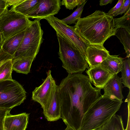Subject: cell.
<instances>
[{"mask_svg": "<svg viewBox=\"0 0 130 130\" xmlns=\"http://www.w3.org/2000/svg\"><path fill=\"white\" fill-rule=\"evenodd\" d=\"M61 101V118L74 130H80L84 116L102 95L94 87L88 75L69 74L58 86Z\"/></svg>", "mask_w": 130, "mask_h": 130, "instance_id": "1", "label": "cell"}, {"mask_svg": "<svg viewBox=\"0 0 130 130\" xmlns=\"http://www.w3.org/2000/svg\"><path fill=\"white\" fill-rule=\"evenodd\" d=\"M113 17L100 10L80 18L74 26L76 31L90 44L103 45L105 41L115 35L117 30Z\"/></svg>", "mask_w": 130, "mask_h": 130, "instance_id": "2", "label": "cell"}, {"mask_svg": "<svg viewBox=\"0 0 130 130\" xmlns=\"http://www.w3.org/2000/svg\"><path fill=\"white\" fill-rule=\"evenodd\" d=\"M123 102L102 95L85 114L80 130H96L100 128L116 114Z\"/></svg>", "mask_w": 130, "mask_h": 130, "instance_id": "3", "label": "cell"}, {"mask_svg": "<svg viewBox=\"0 0 130 130\" xmlns=\"http://www.w3.org/2000/svg\"><path fill=\"white\" fill-rule=\"evenodd\" d=\"M59 49V58L62 67L69 74L82 73L88 68L85 56L67 40L56 33Z\"/></svg>", "mask_w": 130, "mask_h": 130, "instance_id": "4", "label": "cell"}, {"mask_svg": "<svg viewBox=\"0 0 130 130\" xmlns=\"http://www.w3.org/2000/svg\"><path fill=\"white\" fill-rule=\"evenodd\" d=\"M35 19L25 30L21 44L12 60L28 57L35 58L43 41V32L40 21Z\"/></svg>", "mask_w": 130, "mask_h": 130, "instance_id": "5", "label": "cell"}, {"mask_svg": "<svg viewBox=\"0 0 130 130\" xmlns=\"http://www.w3.org/2000/svg\"><path fill=\"white\" fill-rule=\"evenodd\" d=\"M32 21L26 16L6 8L0 15V31L3 41L25 30Z\"/></svg>", "mask_w": 130, "mask_h": 130, "instance_id": "6", "label": "cell"}, {"mask_svg": "<svg viewBox=\"0 0 130 130\" xmlns=\"http://www.w3.org/2000/svg\"><path fill=\"white\" fill-rule=\"evenodd\" d=\"M26 92L22 86L13 79L0 81V108L12 109L23 103Z\"/></svg>", "mask_w": 130, "mask_h": 130, "instance_id": "7", "label": "cell"}, {"mask_svg": "<svg viewBox=\"0 0 130 130\" xmlns=\"http://www.w3.org/2000/svg\"><path fill=\"white\" fill-rule=\"evenodd\" d=\"M44 19L56 33L67 40L85 56L87 48L90 44L76 31L74 26H70L54 16Z\"/></svg>", "mask_w": 130, "mask_h": 130, "instance_id": "8", "label": "cell"}, {"mask_svg": "<svg viewBox=\"0 0 130 130\" xmlns=\"http://www.w3.org/2000/svg\"><path fill=\"white\" fill-rule=\"evenodd\" d=\"M51 72L50 70L46 72L47 77L43 83L36 87L32 92V100L40 104L43 111L48 107L57 86Z\"/></svg>", "mask_w": 130, "mask_h": 130, "instance_id": "9", "label": "cell"}, {"mask_svg": "<svg viewBox=\"0 0 130 130\" xmlns=\"http://www.w3.org/2000/svg\"><path fill=\"white\" fill-rule=\"evenodd\" d=\"M60 0H40L26 16L28 18L41 20L57 14L60 9Z\"/></svg>", "mask_w": 130, "mask_h": 130, "instance_id": "10", "label": "cell"}, {"mask_svg": "<svg viewBox=\"0 0 130 130\" xmlns=\"http://www.w3.org/2000/svg\"><path fill=\"white\" fill-rule=\"evenodd\" d=\"M110 55L103 45L90 44L87 48L85 58L90 68H92L100 66Z\"/></svg>", "mask_w": 130, "mask_h": 130, "instance_id": "11", "label": "cell"}, {"mask_svg": "<svg viewBox=\"0 0 130 130\" xmlns=\"http://www.w3.org/2000/svg\"><path fill=\"white\" fill-rule=\"evenodd\" d=\"M86 72L91 83L101 89L114 75L100 65L88 68Z\"/></svg>", "mask_w": 130, "mask_h": 130, "instance_id": "12", "label": "cell"}, {"mask_svg": "<svg viewBox=\"0 0 130 130\" xmlns=\"http://www.w3.org/2000/svg\"><path fill=\"white\" fill-rule=\"evenodd\" d=\"M123 87L121 78L117 74L114 75L103 88L104 93L102 96L113 100L122 101L124 98L122 93Z\"/></svg>", "mask_w": 130, "mask_h": 130, "instance_id": "13", "label": "cell"}, {"mask_svg": "<svg viewBox=\"0 0 130 130\" xmlns=\"http://www.w3.org/2000/svg\"><path fill=\"white\" fill-rule=\"evenodd\" d=\"M29 117V114L26 113L14 115L8 114L5 119L4 130H25Z\"/></svg>", "mask_w": 130, "mask_h": 130, "instance_id": "14", "label": "cell"}, {"mask_svg": "<svg viewBox=\"0 0 130 130\" xmlns=\"http://www.w3.org/2000/svg\"><path fill=\"white\" fill-rule=\"evenodd\" d=\"M61 101L58 86L48 108L43 111L45 118L48 121H56L61 118Z\"/></svg>", "mask_w": 130, "mask_h": 130, "instance_id": "15", "label": "cell"}, {"mask_svg": "<svg viewBox=\"0 0 130 130\" xmlns=\"http://www.w3.org/2000/svg\"><path fill=\"white\" fill-rule=\"evenodd\" d=\"M25 30L13 35L5 40L3 41L1 48L13 58L24 37Z\"/></svg>", "mask_w": 130, "mask_h": 130, "instance_id": "16", "label": "cell"}, {"mask_svg": "<svg viewBox=\"0 0 130 130\" xmlns=\"http://www.w3.org/2000/svg\"><path fill=\"white\" fill-rule=\"evenodd\" d=\"M118 55H109L100 66L113 75L117 74L122 69L123 58Z\"/></svg>", "mask_w": 130, "mask_h": 130, "instance_id": "17", "label": "cell"}, {"mask_svg": "<svg viewBox=\"0 0 130 130\" xmlns=\"http://www.w3.org/2000/svg\"><path fill=\"white\" fill-rule=\"evenodd\" d=\"M35 58L28 57L12 60V69L17 72L27 74L30 72L32 63Z\"/></svg>", "mask_w": 130, "mask_h": 130, "instance_id": "18", "label": "cell"}, {"mask_svg": "<svg viewBox=\"0 0 130 130\" xmlns=\"http://www.w3.org/2000/svg\"><path fill=\"white\" fill-rule=\"evenodd\" d=\"M40 0H24L19 5L12 7L10 10L26 16L34 8Z\"/></svg>", "mask_w": 130, "mask_h": 130, "instance_id": "19", "label": "cell"}, {"mask_svg": "<svg viewBox=\"0 0 130 130\" xmlns=\"http://www.w3.org/2000/svg\"><path fill=\"white\" fill-rule=\"evenodd\" d=\"M115 35L120 40L123 45L126 54V57H130V31L122 28L118 29Z\"/></svg>", "mask_w": 130, "mask_h": 130, "instance_id": "20", "label": "cell"}, {"mask_svg": "<svg viewBox=\"0 0 130 130\" xmlns=\"http://www.w3.org/2000/svg\"><path fill=\"white\" fill-rule=\"evenodd\" d=\"M96 130H125L121 116L115 114L108 122Z\"/></svg>", "mask_w": 130, "mask_h": 130, "instance_id": "21", "label": "cell"}, {"mask_svg": "<svg viewBox=\"0 0 130 130\" xmlns=\"http://www.w3.org/2000/svg\"><path fill=\"white\" fill-rule=\"evenodd\" d=\"M122 82L125 87L130 89V58H128L123 61L121 71Z\"/></svg>", "mask_w": 130, "mask_h": 130, "instance_id": "22", "label": "cell"}, {"mask_svg": "<svg viewBox=\"0 0 130 130\" xmlns=\"http://www.w3.org/2000/svg\"><path fill=\"white\" fill-rule=\"evenodd\" d=\"M130 8L122 17L114 18V27L117 30L119 28L125 29L130 31Z\"/></svg>", "mask_w": 130, "mask_h": 130, "instance_id": "23", "label": "cell"}, {"mask_svg": "<svg viewBox=\"0 0 130 130\" xmlns=\"http://www.w3.org/2000/svg\"><path fill=\"white\" fill-rule=\"evenodd\" d=\"M12 59L8 60L0 66V81L12 80Z\"/></svg>", "mask_w": 130, "mask_h": 130, "instance_id": "24", "label": "cell"}, {"mask_svg": "<svg viewBox=\"0 0 130 130\" xmlns=\"http://www.w3.org/2000/svg\"><path fill=\"white\" fill-rule=\"evenodd\" d=\"M87 1L86 0L81 5L78 6L77 8L70 15L61 20L67 25L75 24L77 20L81 18L84 7Z\"/></svg>", "mask_w": 130, "mask_h": 130, "instance_id": "25", "label": "cell"}, {"mask_svg": "<svg viewBox=\"0 0 130 130\" xmlns=\"http://www.w3.org/2000/svg\"><path fill=\"white\" fill-rule=\"evenodd\" d=\"M85 0H62L61 2V5H64L66 8L69 10H73L76 6L81 5Z\"/></svg>", "mask_w": 130, "mask_h": 130, "instance_id": "26", "label": "cell"}, {"mask_svg": "<svg viewBox=\"0 0 130 130\" xmlns=\"http://www.w3.org/2000/svg\"><path fill=\"white\" fill-rule=\"evenodd\" d=\"M11 109L0 108V130H4V123L5 117L10 114Z\"/></svg>", "mask_w": 130, "mask_h": 130, "instance_id": "27", "label": "cell"}, {"mask_svg": "<svg viewBox=\"0 0 130 130\" xmlns=\"http://www.w3.org/2000/svg\"><path fill=\"white\" fill-rule=\"evenodd\" d=\"M130 8V0H125L124 3L120 9L112 15L115 17L119 15L125 13Z\"/></svg>", "mask_w": 130, "mask_h": 130, "instance_id": "28", "label": "cell"}, {"mask_svg": "<svg viewBox=\"0 0 130 130\" xmlns=\"http://www.w3.org/2000/svg\"><path fill=\"white\" fill-rule=\"evenodd\" d=\"M13 57L5 52L3 50L0 48V66L3 63L6 61L12 59Z\"/></svg>", "mask_w": 130, "mask_h": 130, "instance_id": "29", "label": "cell"}, {"mask_svg": "<svg viewBox=\"0 0 130 130\" xmlns=\"http://www.w3.org/2000/svg\"><path fill=\"white\" fill-rule=\"evenodd\" d=\"M125 1V0H119L115 6L111 9L107 13L108 14L112 15L120 9Z\"/></svg>", "mask_w": 130, "mask_h": 130, "instance_id": "30", "label": "cell"}, {"mask_svg": "<svg viewBox=\"0 0 130 130\" xmlns=\"http://www.w3.org/2000/svg\"><path fill=\"white\" fill-rule=\"evenodd\" d=\"M24 0H6L8 7L9 6L12 7L16 6L24 1Z\"/></svg>", "mask_w": 130, "mask_h": 130, "instance_id": "31", "label": "cell"}, {"mask_svg": "<svg viewBox=\"0 0 130 130\" xmlns=\"http://www.w3.org/2000/svg\"><path fill=\"white\" fill-rule=\"evenodd\" d=\"M8 8L6 0H0V15Z\"/></svg>", "mask_w": 130, "mask_h": 130, "instance_id": "32", "label": "cell"}, {"mask_svg": "<svg viewBox=\"0 0 130 130\" xmlns=\"http://www.w3.org/2000/svg\"><path fill=\"white\" fill-rule=\"evenodd\" d=\"M126 102H127L128 103V119L127 127L125 130H130V99H128L126 100Z\"/></svg>", "mask_w": 130, "mask_h": 130, "instance_id": "33", "label": "cell"}, {"mask_svg": "<svg viewBox=\"0 0 130 130\" xmlns=\"http://www.w3.org/2000/svg\"><path fill=\"white\" fill-rule=\"evenodd\" d=\"M113 1V0H100L99 1V5L102 6L109 3L111 4Z\"/></svg>", "mask_w": 130, "mask_h": 130, "instance_id": "34", "label": "cell"}, {"mask_svg": "<svg viewBox=\"0 0 130 130\" xmlns=\"http://www.w3.org/2000/svg\"><path fill=\"white\" fill-rule=\"evenodd\" d=\"M3 42L2 36L0 31V47H1Z\"/></svg>", "mask_w": 130, "mask_h": 130, "instance_id": "35", "label": "cell"}, {"mask_svg": "<svg viewBox=\"0 0 130 130\" xmlns=\"http://www.w3.org/2000/svg\"><path fill=\"white\" fill-rule=\"evenodd\" d=\"M65 130H74L70 127L67 126V128Z\"/></svg>", "mask_w": 130, "mask_h": 130, "instance_id": "36", "label": "cell"}]
</instances>
